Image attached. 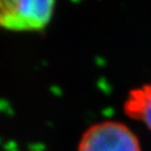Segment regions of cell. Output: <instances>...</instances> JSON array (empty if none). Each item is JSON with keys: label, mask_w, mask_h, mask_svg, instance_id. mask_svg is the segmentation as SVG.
Here are the masks:
<instances>
[{"label": "cell", "mask_w": 151, "mask_h": 151, "mask_svg": "<svg viewBox=\"0 0 151 151\" xmlns=\"http://www.w3.org/2000/svg\"><path fill=\"white\" fill-rule=\"evenodd\" d=\"M55 0H0V25L14 30L44 28L54 9Z\"/></svg>", "instance_id": "cell-2"}, {"label": "cell", "mask_w": 151, "mask_h": 151, "mask_svg": "<svg viewBox=\"0 0 151 151\" xmlns=\"http://www.w3.org/2000/svg\"><path fill=\"white\" fill-rule=\"evenodd\" d=\"M123 111L127 116L141 123L151 132V83L135 87L128 93Z\"/></svg>", "instance_id": "cell-3"}, {"label": "cell", "mask_w": 151, "mask_h": 151, "mask_svg": "<svg viewBox=\"0 0 151 151\" xmlns=\"http://www.w3.org/2000/svg\"><path fill=\"white\" fill-rule=\"evenodd\" d=\"M77 151H142L138 135L121 121L104 120L82 133Z\"/></svg>", "instance_id": "cell-1"}]
</instances>
